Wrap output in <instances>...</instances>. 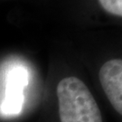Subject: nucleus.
I'll use <instances>...</instances> for the list:
<instances>
[{"instance_id":"1","label":"nucleus","mask_w":122,"mask_h":122,"mask_svg":"<svg viewBox=\"0 0 122 122\" xmlns=\"http://www.w3.org/2000/svg\"><path fill=\"white\" fill-rule=\"evenodd\" d=\"M56 94L61 122H102L96 100L81 80L63 78L57 85Z\"/></svg>"},{"instance_id":"2","label":"nucleus","mask_w":122,"mask_h":122,"mask_svg":"<svg viewBox=\"0 0 122 122\" xmlns=\"http://www.w3.org/2000/svg\"><path fill=\"white\" fill-rule=\"evenodd\" d=\"M99 79L108 100L122 116V59H111L103 63Z\"/></svg>"},{"instance_id":"3","label":"nucleus","mask_w":122,"mask_h":122,"mask_svg":"<svg viewBox=\"0 0 122 122\" xmlns=\"http://www.w3.org/2000/svg\"><path fill=\"white\" fill-rule=\"evenodd\" d=\"M98 2L106 13L122 18V0H98Z\"/></svg>"}]
</instances>
